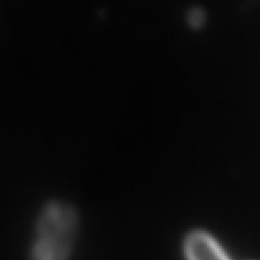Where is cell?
Returning <instances> with one entry per match:
<instances>
[{
	"mask_svg": "<svg viewBox=\"0 0 260 260\" xmlns=\"http://www.w3.org/2000/svg\"><path fill=\"white\" fill-rule=\"evenodd\" d=\"M78 218L70 206L55 202L43 210L30 260H68L75 240Z\"/></svg>",
	"mask_w": 260,
	"mask_h": 260,
	"instance_id": "6da1fadb",
	"label": "cell"
},
{
	"mask_svg": "<svg viewBox=\"0 0 260 260\" xmlns=\"http://www.w3.org/2000/svg\"><path fill=\"white\" fill-rule=\"evenodd\" d=\"M185 253L189 260H229L218 244L202 231L188 236L185 241Z\"/></svg>",
	"mask_w": 260,
	"mask_h": 260,
	"instance_id": "7a4b0ae2",
	"label": "cell"
}]
</instances>
